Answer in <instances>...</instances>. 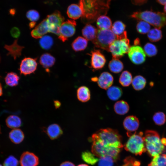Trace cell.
Instances as JSON below:
<instances>
[{
  "mask_svg": "<svg viewBox=\"0 0 166 166\" xmlns=\"http://www.w3.org/2000/svg\"><path fill=\"white\" fill-rule=\"evenodd\" d=\"M10 33L12 37L17 38L20 36V32L18 28L16 27H14L11 29L10 31Z\"/></svg>",
  "mask_w": 166,
  "mask_h": 166,
  "instance_id": "45",
  "label": "cell"
},
{
  "mask_svg": "<svg viewBox=\"0 0 166 166\" xmlns=\"http://www.w3.org/2000/svg\"><path fill=\"white\" fill-rule=\"evenodd\" d=\"M115 160L113 158L105 156L100 158L98 162V166H113Z\"/></svg>",
  "mask_w": 166,
  "mask_h": 166,
  "instance_id": "41",
  "label": "cell"
},
{
  "mask_svg": "<svg viewBox=\"0 0 166 166\" xmlns=\"http://www.w3.org/2000/svg\"><path fill=\"white\" fill-rule=\"evenodd\" d=\"M53 43V38L49 35L43 36L39 41V44L41 47L45 50L49 49L52 46Z\"/></svg>",
  "mask_w": 166,
  "mask_h": 166,
  "instance_id": "35",
  "label": "cell"
},
{
  "mask_svg": "<svg viewBox=\"0 0 166 166\" xmlns=\"http://www.w3.org/2000/svg\"><path fill=\"white\" fill-rule=\"evenodd\" d=\"M128 135L129 138L124 145V148L126 151L139 155L146 151L142 132Z\"/></svg>",
  "mask_w": 166,
  "mask_h": 166,
  "instance_id": "5",
  "label": "cell"
},
{
  "mask_svg": "<svg viewBox=\"0 0 166 166\" xmlns=\"http://www.w3.org/2000/svg\"><path fill=\"white\" fill-rule=\"evenodd\" d=\"M92 152L99 158L109 156L115 160L123 147L121 136L116 130L101 129L92 136Z\"/></svg>",
  "mask_w": 166,
  "mask_h": 166,
  "instance_id": "1",
  "label": "cell"
},
{
  "mask_svg": "<svg viewBox=\"0 0 166 166\" xmlns=\"http://www.w3.org/2000/svg\"><path fill=\"white\" fill-rule=\"evenodd\" d=\"M123 125L124 128L128 132H133L138 129L139 126V121L136 116H129L124 119Z\"/></svg>",
  "mask_w": 166,
  "mask_h": 166,
  "instance_id": "16",
  "label": "cell"
},
{
  "mask_svg": "<svg viewBox=\"0 0 166 166\" xmlns=\"http://www.w3.org/2000/svg\"><path fill=\"white\" fill-rule=\"evenodd\" d=\"M132 80L131 73L128 71H124L121 73L119 79V82L124 87L130 85Z\"/></svg>",
  "mask_w": 166,
  "mask_h": 166,
  "instance_id": "33",
  "label": "cell"
},
{
  "mask_svg": "<svg viewBox=\"0 0 166 166\" xmlns=\"http://www.w3.org/2000/svg\"><path fill=\"white\" fill-rule=\"evenodd\" d=\"M140 162L131 156L127 157L124 160V164L122 166H140Z\"/></svg>",
  "mask_w": 166,
  "mask_h": 166,
  "instance_id": "44",
  "label": "cell"
},
{
  "mask_svg": "<svg viewBox=\"0 0 166 166\" xmlns=\"http://www.w3.org/2000/svg\"><path fill=\"white\" fill-rule=\"evenodd\" d=\"M55 62V57L50 54L45 53L43 54L40 57L39 62L46 71L49 72V68L52 67Z\"/></svg>",
  "mask_w": 166,
  "mask_h": 166,
  "instance_id": "18",
  "label": "cell"
},
{
  "mask_svg": "<svg viewBox=\"0 0 166 166\" xmlns=\"http://www.w3.org/2000/svg\"><path fill=\"white\" fill-rule=\"evenodd\" d=\"M117 39L111 30L99 29L96 38L92 42L96 47L108 51L109 45Z\"/></svg>",
  "mask_w": 166,
  "mask_h": 166,
  "instance_id": "6",
  "label": "cell"
},
{
  "mask_svg": "<svg viewBox=\"0 0 166 166\" xmlns=\"http://www.w3.org/2000/svg\"><path fill=\"white\" fill-rule=\"evenodd\" d=\"M2 94V85L0 83V96H1Z\"/></svg>",
  "mask_w": 166,
  "mask_h": 166,
  "instance_id": "53",
  "label": "cell"
},
{
  "mask_svg": "<svg viewBox=\"0 0 166 166\" xmlns=\"http://www.w3.org/2000/svg\"><path fill=\"white\" fill-rule=\"evenodd\" d=\"M48 32H49V27L46 19L43 20L31 32L32 37L37 39L41 38Z\"/></svg>",
  "mask_w": 166,
  "mask_h": 166,
  "instance_id": "14",
  "label": "cell"
},
{
  "mask_svg": "<svg viewBox=\"0 0 166 166\" xmlns=\"http://www.w3.org/2000/svg\"><path fill=\"white\" fill-rule=\"evenodd\" d=\"M125 28L126 25L123 22L120 21H117L112 25L111 30L118 39L119 36L123 34L126 31Z\"/></svg>",
  "mask_w": 166,
  "mask_h": 166,
  "instance_id": "29",
  "label": "cell"
},
{
  "mask_svg": "<svg viewBox=\"0 0 166 166\" xmlns=\"http://www.w3.org/2000/svg\"><path fill=\"white\" fill-rule=\"evenodd\" d=\"M36 58L25 57L21 61L19 69L21 74L26 76L34 73L36 70L37 63Z\"/></svg>",
  "mask_w": 166,
  "mask_h": 166,
  "instance_id": "11",
  "label": "cell"
},
{
  "mask_svg": "<svg viewBox=\"0 0 166 166\" xmlns=\"http://www.w3.org/2000/svg\"><path fill=\"white\" fill-rule=\"evenodd\" d=\"M108 66L111 72L116 73L121 72L124 68L122 62L119 59L113 57L109 61Z\"/></svg>",
  "mask_w": 166,
  "mask_h": 166,
  "instance_id": "27",
  "label": "cell"
},
{
  "mask_svg": "<svg viewBox=\"0 0 166 166\" xmlns=\"http://www.w3.org/2000/svg\"><path fill=\"white\" fill-rule=\"evenodd\" d=\"M88 41L85 38L79 36L73 42L71 46L73 49L76 52L84 50L88 45Z\"/></svg>",
  "mask_w": 166,
  "mask_h": 166,
  "instance_id": "22",
  "label": "cell"
},
{
  "mask_svg": "<svg viewBox=\"0 0 166 166\" xmlns=\"http://www.w3.org/2000/svg\"><path fill=\"white\" fill-rule=\"evenodd\" d=\"M76 22L73 20H68L64 22L60 28V35L58 38L65 42L73 35L76 31Z\"/></svg>",
  "mask_w": 166,
  "mask_h": 166,
  "instance_id": "9",
  "label": "cell"
},
{
  "mask_svg": "<svg viewBox=\"0 0 166 166\" xmlns=\"http://www.w3.org/2000/svg\"><path fill=\"white\" fill-rule=\"evenodd\" d=\"M36 22H31L29 24V26L30 29H32L36 25Z\"/></svg>",
  "mask_w": 166,
  "mask_h": 166,
  "instance_id": "50",
  "label": "cell"
},
{
  "mask_svg": "<svg viewBox=\"0 0 166 166\" xmlns=\"http://www.w3.org/2000/svg\"><path fill=\"white\" fill-rule=\"evenodd\" d=\"M49 27V32L60 35V28L64 22V18L58 11L48 15L45 18Z\"/></svg>",
  "mask_w": 166,
  "mask_h": 166,
  "instance_id": "8",
  "label": "cell"
},
{
  "mask_svg": "<svg viewBox=\"0 0 166 166\" xmlns=\"http://www.w3.org/2000/svg\"><path fill=\"white\" fill-rule=\"evenodd\" d=\"M144 48L145 54L149 57H152L155 56L157 53V49L155 45L151 43H146Z\"/></svg>",
  "mask_w": 166,
  "mask_h": 166,
  "instance_id": "38",
  "label": "cell"
},
{
  "mask_svg": "<svg viewBox=\"0 0 166 166\" xmlns=\"http://www.w3.org/2000/svg\"><path fill=\"white\" fill-rule=\"evenodd\" d=\"M153 120L156 124L161 125L164 124L166 122V116L163 113L158 112L153 115Z\"/></svg>",
  "mask_w": 166,
  "mask_h": 166,
  "instance_id": "39",
  "label": "cell"
},
{
  "mask_svg": "<svg viewBox=\"0 0 166 166\" xmlns=\"http://www.w3.org/2000/svg\"><path fill=\"white\" fill-rule=\"evenodd\" d=\"M77 97L80 101L85 102L90 98V93L89 88L85 86H81L77 90Z\"/></svg>",
  "mask_w": 166,
  "mask_h": 166,
  "instance_id": "24",
  "label": "cell"
},
{
  "mask_svg": "<svg viewBox=\"0 0 166 166\" xmlns=\"http://www.w3.org/2000/svg\"><path fill=\"white\" fill-rule=\"evenodd\" d=\"M77 166H89L88 165L85 164H81L78 165Z\"/></svg>",
  "mask_w": 166,
  "mask_h": 166,
  "instance_id": "55",
  "label": "cell"
},
{
  "mask_svg": "<svg viewBox=\"0 0 166 166\" xmlns=\"http://www.w3.org/2000/svg\"><path fill=\"white\" fill-rule=\"evenodd\" d=\"M97 81L100 87L107 89L111 86L113 82V78L110 73L105 72L101 74Z\"/></svg>",
  "mask_w": 166,
  "mask_h": 166,
  "instance_id": "15",
  "label": "cell"
},
{
  "mask_svg": "<svg viewBox=\"0 0 166 166\" xmlns=\"http://www.w3.org/2000/svg\"><path fill=\"white\" fill-rule=\"evenodd\" d=\"M1 133V128H0V134Z\"/></svg>",
  "mask_w": 166,
  "mask_h": 166,
  "instance_id": "56",
  "label": "cell"
},
{
  "mask_svg": "<svg viewBox=\"0 0 166 166\" xmlns=\"http://www.w3.org/2000/svg\"><path fill=\"white\" fill-rule=\"evenodd\" d=\"M81 157L85 162L91 165L94 164L98 161L97 157L92 153L89 151H85L82 152Z\"/></svg>",
  "mask_w": 166,
  "mask_h": 166,
  "instance_id": "36",
  "label": "cell"
},
{
  "mask_svg": "<svg viewBox=\"0 0 166 166\" xmlns=\"http://www.w3.org/2000/svg\"><path fill=\"white\" fill-rule=\"evenodd\" d=\"M91 65L95 69H102L105 65L106 60L104 55L98 50L95 49L91 52Z\"/></svg>",
  "mask_w": 166,
  "mask_h": 166,
  "instance_id": "12",
  "label": "cell"
},
{
  "mask_svg": "<svg viewBox=\"0 0 166 166\" xmlns=\"http://www.w3.org/2000/svg\"><path fill=\"white\" fill-rule=\"evenodd\" d=\"M11 46V54L14 58L19 57L21 55V52L23 46L18 45L17 42V40H16Z\"/></svg>",
  "mask_w": 166,
  "mask_h": 166,
  "instance_id": "40",
  "label": "cell"
},
{
  "mask_svg": "<svg viewBox=\"0 0 166 166\" xmlns=\"http://www.w3.org/2000/svg\"><path fill=\"white\" fill-rule=\"evenodd\" d=\"M7 126L11 128H17L22 125L21 118L15 115H11L8 117L6 120Z\"/></svg>",
  "mask_w": 166,
  "mask_h": 166,
  "instance_id": "26",
  "label": "cell"
},
{
  "mask_svg": "<svg viewBox=\"0 0 166 166\" xmlns=\"http://www.w3.org/2000/svg\"><path fill=\"white\" fill-rule=\"evenodd\" d=\"M26 17L31 22H36L39 19L40 15L38 12L37 10H31L27 12Z\"/></svg>",
  "mask_w": 166,
  "mask_h": 166,
  "instance_id": "42",
  "label": "cell"
},
{
  "mask_svg": "<svg viewBox=\"0 0 166 166\" xmlns=\"http://www.w3.org/2000/svg\"><path fill=\"white\" fill-rule=\"evenodd\" d=\"M164 12L166 13V3L164 5Z\"/></svg>",
  "mask_w": 166,
  "mask_h": 166,
  "instance_id": "54",
  "label": "cell"
},
{
  "mask_svg": "<svg viewBox=\"0 0 166 166\" xmlns=\"http://www.w3.org/2000/svg\"><path fill=\"white\" fill-rule=\"evenodd\" d=\"M96 24L99 30L110 29L112 26L110 18L105 15L99 16L97 19Z\"/></svg>",
  "mask_w": 166,
  "mask_h": 166,
  "instance_id": "21",
  "label": "cell"
},
{
  "mask_svg": "<svg viewBox=\"0 0 166 166\" xmlns=\"http://www.w3.org/2000/svg\"><path fill=\"white\" fill-rule=\"evenodd\" d=\"M136 26L138 32L141 34L148 33L150 30V25L148 23L143 21H139Z\"/></svg>",
  "mask_w": 166,
  "mask_h": 166,
  "instance_id": "37",
  "label": "cell"
},
{
  "mask_svg": "<svg viewBox=\"0 0 166 166\" xmlns=\"http://www.w3.org/2000/svg\"><path fill=\"white\" fill-rule=\"evenodd\" d=\"M130 47L129 40L126 37L115 40L109 45L108 51L113 58L119 59L128 53Z\"/></svg>",
  "mask_w": 166,
  "mask_h": 166,
  "instance_id": "7",
  "label": "cell"
},
{
  "mask_svg": "<svg viewBox=\"0 0 166 166\" xmlns=\"http://www.w3.org/2000/svg\"><path fill=\"white\" fill-rule=\"evenodd\" d=\"M162 142L163 144L166 146V138H162L161 139Z\"/></svg>",
  "mask_w": 166,
  "mask_h": 166,
  "instance_id": "52",
  "label": "cell"
},
{
  "mask_svg": "<svg viewBox=\"0 0 166 166\" xmlns=\"http://www.w3.org/2000/svg\"><path fill=\"white\" fill-rule=\"evenodd\" d=\"M107 93L110 100L116 101L121 97L122 91L120 88L116 86H112L107 89Z\"/></svg>",
  "mask_w": 166,
  "mask_h": 166,
  "instance_id": "28",
  "label": "cell"
},
{
  "mask_svg": "<svg viewBox=\"0 0 166 166\" xmlns=\"http://www.w3.org/2000/svg\"><path fill=\"white\" fill-rule=\"evenodd\" d=\"M97 29L93 26L88 24L84 27L82 30L83 36L87 40L93 41L96 38Z\"/></svg>",
  "mask_w": 166,
  "mask_h": 166,
  "instance_id": "19",
  "label": "cell"
},
{
  "mask_svg": "<svg viewBox=\"0 0 166 166\" xmlns=\"http://www.w3.org/2000/svg\"><path fill=\"white\" fill-rule=\"evenodd\" d=\"M21 166H38L39 163L38 157L34 153L29 151L23 152L20 158Z\"/></svg>",
  "mask_w": 166,
  "mask_h": 166,
  "instance_id": "13",
  "label": "cell"
},
{
  "mask_svg": "<svg viewBox=\"0 0 166 166\" xmlns=\"http://www.w3.org/2000/svg\"><path fill=\"white\" fill-rule=\"evenodd\" d=\"M148 166H166V154H160L153 157Z\"/></svg>",
  "mask_w": 166,
  "mask_h": 166,
  "instance_id": "34",
  "label": "cell"
},
{
  "mask_svg": "<svg viewBox=\"0 0 166 166\" xmlns=\"http://www.w3.org/2000/svg\"><path fill=\"white\" fill-rule=\"evenodd\" d=\"M19 162L18 160L14 156H10L4 161L3 166H18Z\"/></svg>",
  "mask_w": 166,
  "mask_h": 166,
  "instance_id": "43",
  "label": "cell"
},
{
  "mask_svg": "<svg viewBox=\"0 0 166 166\" xmlns=\"http://www.w3.org/2000/svg\"><path fill=\"white\" fill-rule=\"evenodd\" d=\"M132 85L133 88L136 90L142 89L145 87L146 81L145 79L141 75L135 76L132 81Z\"/></svg>",
  "mask_w": 166,
  "mask_h": 166,
  "instance_id": "30",
  "label": "cell"
},
{
  "mask_svg": "<svg viewBox=\"0 0 166 166\" xmlns=\"http://www.w3.org/2000/svg\"><path fill=\"white\" fill-rule=\"evenodd\" d=\"M148 0H131L132 3L136 5L141 6L147 2Z\"/></svg>",
  "mask_w": 166,
  "mask_h": 166,
  "instance_id": "46",
  "label": "cell"
},
{
  "mask_svg": "<svg viewBox=\"0 0 166 166\" xmlns=\"http://www.w3.org/2000/svg\"><path fill=\"white\" fill-rule=\"evenodd\" d=\"M134 45H138L140 44L139 39L138 38H136L134 41Z\"/></svg>",
  "mask_w": 166,
  "mask_h": 166,
  "instance_id": "51",
  "label": "cell"
},
{
  "mask_svg": "<svg viewBox=\"0 0 166 166\" xmlns=\"http://www.w3.org/2000/svg\"><path fill=\"white\" fill-rule=\"evenodd\" d=\"M147 37L151 42H156L162 38V32L160 29L155 28L150 30L148 33Z\"/></svg>",
  "mask_w": 166,
  "mask_h": 166,
  "instance_id": "32",
  "label": "cell"
},
{
  "mask_svg": "<svg viewBox=\"0 0 166 166\" xmlns=\"http://www.w3.org/2000/svg\"><path fill=\"white\" fill-rule=\"evenodd\" d=\"M144 140L146 151L151 156L154 157L166 152V146L162 143L156 132L146 130L144 133Z\"/></svg>",
  "mask_w": 166,
  "mask_h": 166,
  "instance_id": "3",
  "label": "cell"
},
{
  "mask_svg": "<svg viewBox=\"0 0 166 166\" xmlns=\"http://www.w3.org/2000/svg\"><path fill=\"white\" fill-rule=\"evenodd\" d=\"M45 132L50 139L54 140L59 137L62 134L63 132L59 125L53 124L46 128Z\"/></svg>",
  "mask_w": 166,
  "mask_h": 166,
  "instance_id": "17",
  "label": "cell"
},
{
  "mask_svg": "<svg viewBox=\"0 0 166 166\" xmlns=\"http://www.w3.org/2000/svg\"><path fill=\"white\" fill-rule=\"evenodd\" d=\"M109 0V1H111V0Z\"/></svg>",
  "mask_w": 166,
  "mask_h": 166,
  "instance_id": "58",
  "label": "cell"
},
{
  "mask_svg": "<svg viewBox=\"0 0 166 166\" xmlns=\"http://www.w3.org/2000/svg\"><path fill=\"white\" fill-rule=\"evenodd\" d=\"M54 104L56 109L59 108L61 105V102L58 100H55L54 101Z\"/></svg>",
  "mask_w": 166,
  "mask_h": 166,
  "instance_id": "48",
  "label": "cell"
},
{
  "mask_svg": "<svg viewBox=\"0 0 166 166\" xmlns=\"http://www.w3.org/2000/svg\"><path fill=\"white\" fill-rule=\"evenodd\" d=\"M60 166H75V165L71 162L65 161L61 163Z\"/></svg>",
  "mask_w": 166,
  "mask_h": 166,
  "instance_id": "47",
  "label": "cell"
},
{
  "mask_svg": "<svg viewBox=\"0 0 166 166\" xmlns=\"http://www.w3.org/2000/svg\"><path fill=\"white\" fill-rule=\"evenodd\" d=\"M139 21H143L155 28L160 29L166 26V14L152 10L134 12L130 16Z\"/></svg>",
  "mask_w": 166,
  "mask_h": 166,
  "instance_id": "4",
  "label": "cell"
},
{
  "mask_svg": "<svg viewBox=\"0 0 166 166\" xmlns=\"http://www.w3.org/2000/svg\"><path fill=\"white\" fill-rule=\"evenodd\" d=\"M25 137L23 131L20 129L15 128L12 130L9 134L11 141L15 144H19L22 142Z\"/></svg>",
  "mask_w": 166,
  "mask_h": 166,
  "instance_id": "23",
  "label": "cell"
},
{
  "mask_svg": "<svg viewBox=\"0 0 166 166\" xmlns=\"http://www.w3.org/2000/svg\"><path fill=\"white\" fill-rule=\"evenodd\" d=\"M128 54L130 61L135 64H142L145 61L146 54L144 50L138 45L130 47Z\"/></svg>",
  "mask_w": 166,
  "mask_h": 166,
  "instance_id": "10",
  "label": "cell"
},
{
  "mask_svg": "<svg viewBox=\"0 0 166 166\" xmlns=\"http://www.w3.org/2000/svg\"><path fill=\"white\" fill-rule=\"evenodd\" d=\"M114 109L117 114L120 115H123L128 112L129 107L127 102L122 100L118 101L115 104Z\"/></svg>",
  "mask_w": 166,
  "mask_h": 166,
  "instance_id": "25",
  "label": "cell"
},
{
  "mask_svg": "<svg viewBox=\"0 0 166 166\" xmlns=\"http://www.w3.org/2000/svg\"><path fill=\"white\" fill-rule=\"evenodd\" d=\"M67 14L68 17L74 20H76L81 17L82 10L79 5L71 4L68 8Z\"/></svg>",
  "mask_w": 166,
  "mask_h": 166,
  "instance_id": "20",
  "label": "cell"
},
{
  "mask_svg": "<svg viewBox=\"0 0 166 166\" xmlns=\"http://www.w3.org/2000/svg\"><path fill=\"white\" fill-rule=\"evenodd\" d=\"M109 0H80L79 5L82 12L83 22L87 24L95 21L100 16L106 15L109 8Z\"/></svg>",
  "mask_w": 166,
  "mask_h": 166,
  "instance_id": "2",
  "label": "cell"
},
{
  "mask_svg": "<svg viewBox=\"0 0 166 166\" xmlns=\"http://www.w3.org/2000/svg\"><path fill=\"white\" fill-rule=\"evenodd\" d=\"M0 166H2L1 164H0Z\"/></svg>",
  "mask_w": 166,
  "mask_h": 166,
  "instance_id": "57",
  "label": "cell"
},
{
  "mask_svg": "<svg viewBox=\"0 0 166 166\" xmlns=\"http://www.w3.org/2000/svg\"><path fill=\"white\" fill-rule=\"evenodd\" d=\"M6 84L11 87L16 86L18 84L19 77L16 73L14 72L8 73L5 78Z\"/></svg>",
  "mask_w": 166,
  "mask_h": 166,
  "instance_id": "31",
  "label": "cell"
},
{
  "mask_svg": "<svg viewBox=\"0 0 166 166\" xmlns=\"http://www.w3.org/2000/svg\"><path fill=\"white\" fill-rule=\"evenodd\" d=\"M156 1L159 4L164 5L166 3V0H156Z\"/></svg>",
  "mask_w": 166,
  "mask_h": 166,
  "instance_id": "49",
  "label": "cell"
}]
</instances>
